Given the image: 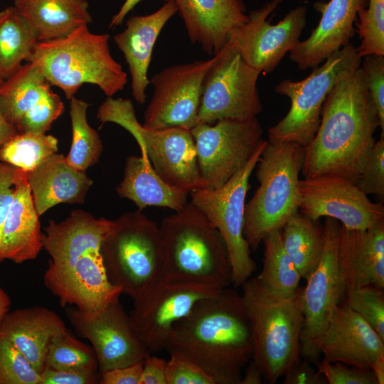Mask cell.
I'll return each instance as SVG.
<instances>
[{
	"label": "cell",
	"instance_id": "cell-27",
	"mask_svg": "<svg viewBox=\"0 0 384 384\" xmlns=\"http://www.w3.org/2000/svg\"><path fill=\"white\" fill-rule=\"evenodd\" d=\"M43 233L27 179L19 170L14 198L0 233V260L19 264L36 259Z\"/></svg>",
	"mask_w": 384,
	"mask_h": 384
},
{
	"label": "cell",
	"instance_id": "cell-25",
	"mask_svg": "<svg viewBox=\"0 0 384 384\" xmlns=\"http://www.w3.org/2000/svg\"><path fill=\"white\" fill-rule=\"evenodd\" d=\"M176 13V5L166 1L150 14L132 16L124 30L113 37L128 65L132 95L139 104H144L146 99V90L150 84L148 70L156 41L166 23Z\"/></svg>",
	"mask_w": 384,
	"mask_h": 384
},
{
	"label": "cell",
	"instance_id": "cell-41",
	"mask_svg": "<svg viewBox=\"0 0 384 384\" xmlns=\"http://www.w3.org/2000/svg\"><path fill=\"white\" fill-rule=\"evenodd\" d=\"M355 184L366 195L384 199V135L375 142Z\"/></svg>",
	"mask_w": 384,
	"mask_h": 384
},
{
	"label": "cell",
	"instance_id": "cell-50",
	"mask_svg": "<svg viewBox=\"0 0 384 384\" xmlns=\"http://www.w3.org/2000/svg\"><path fill=\"white\" fill-rule=\"evenodd\" d=\"M246 366L245 373L242 375L240 384L262 383L263 375L254 361L251 359Z\"/></svg>",
	"mask_w": 384,
	"mask_h": 384
},
{
	"label": "cell",
	"instance_id": "cell-2",
	"mask_svg": "<svg viewBox=\"0 0 384 384\" xmlns=\"http://www.w3.org/2000/svg\"><path fill=\"white\" fill-rule=\"evenodd\" d=\"M378 127V112L359 67L327 95L318 130L304 148L303 176H339L356 183Z\"/></svg>",
	"mask_w": 384,
	"mask_h": 384
},
{
	"label": "cell",
	"instance_id": "cell-11",
	"mask_svg": "<svg viewBox=\"0 0 384 384\" xmlns=\"http://www.w3.org/2000/svg\"><path fill=\"white\" fill-rule=\"evenodd\" d=\"M215 57L204 78L198 123L257 117L262 110L257 87L260 73L228 43Z\"/></svg>",
	"mask_w": 384,
	"mask_h": 384
},
{
	"label": "cell",
	"instance_id": "cell-16",
	"mask_svg": "<svg viewBox=\"0 0 384 384\" xmlns=\"http://www.w3.org/2000/svg\"><path fill=\"white\" fill-rule=\"evenodd\" d=\"M67 306L65 312L70 323L92 344L100 375L114 368L143 362L151 353L119 301L94 314Z\"/></svg>",
	"mask_w": 384,
	"mask_h": 384
},
{
	"label": "cell",
	"instance_id": "cell-35",
	"mask_svg": "<svg viewBox=\"0 0 384 384\" xmlns=\"http://www.w3.org/2000/svg\"><path fill=\"white\" fill-rule=\"evenodd\" d=\"M70 100L72 142L65 159L74 169L85 171L99 161L102 143L98 133L87 122L89 104L75 96Z\"/></svg>",
	"mask_w": 384,
	"mask_h": 384
},
{
	"label": "cell",
	"instance_id": "cell-9",
	"mask_svg": "<svg viewBox=\"0 0 384 384\" xmlns=\"http://www.w3.org/2000/svg\"><path fill=\"white\" fill-rule=\"evenodd\" d=\"M242 299L252 339V360L267 383L274 384L299 359L304 316L297 295L287 300L261 299L243 283Z\"/></svg>",
	"mask_w": 384,
	"mask_h": 384
},
{
	"label": "cell",
	"instance_id": "cell-30",
	"mask_svg": "<svg viewBox=\"0 0 384 384\" xmlns=\"http://www.w3.org/2000/svg\"><path fill=\"white\" fill-rule=\"evenodd\" d=\"M116 191L119 197L132 201L139 210L157 206L177 211L186 204L189 194L164 181L143 154L127 158L123 178Z\"/></svg>",
	"mask_w": 384,
	"mask_h": 384
},
{
	"label": "cell",
	"instance_id": "cell-44",
	"mask_svg": "<svg viewBox=\"0 0 384 384\" xmlns=\"http://www.w3.org/2000/svg\"><path fill=\"white\" fill-rule=\"evenodd\" d=\"M167 384H215L197 364L177 353L170 354L166 364Z\"/></svg>",
	"mask_w": 384,
	"mask_h": 384
},
{
	"label": "cell",
	"instance_id": "cell-3",
	"mask_svg": "<svg viewBox=\"0 0 384 384\" xmlns=\"http://www.w3.org/2000/svg\"><path fill=\"white\" fill-rule=\"evenodd\" d=\"M161 279L224 289L233 284L225 244L218 230L191 201L159 225Z\"/></svg>",
	"mask_w": 384,
	"mask_h": 384
},
{
	"label": "cell",
	"instance_id": "cell-6",
	"mask_svg": "<svg viewBox=\"0 0 384 384\" xmlns=\"http://www.w3.org/2000/svg\"><path fill=\"white\" fill-rule=\"evenodd\" d=\"M100 253L109 281L132 299L161 279L159 225L142 210L125 213L112 220Z\"/></svg>",
	"mask_w": 384,
	"mask_h": 384
},
{
	"label": "cell",
	"instance_id": "cell-7",
	"mask_svg": "<svg viewBox=\"0 0 384 384\" xmlns=\"http://www.w3.org/2000/svg\"><path fill=\"white\" fill-rule=\"evenodd\" d=\"M97 117L102 124L112 122L128 131L137 141L141 154L148 157L156 172L169 185L188 193L203 188L191 130L144 127L137 120L129 99L107 97L99 107Z\"/></svg>",
	"mask_w": 384,
	"mask_h": 384
},
{
	"label": "cell",
	"instance_id": "cell-12",
	"mask_svg": "<svg viewBox=\"0 0 384 384\" xmlns=\"http://www.w3.org/2000/svg\"><path fill=\"white\" fill-rule=\"evenodd\" d=\"M191 132L203 188L210 189L227 183L247 163L264 140L257 117L221 119L211 124L198 123Z\"/></svg>",
	"mask_w": 384,
	"mask_h": 384
},
{
	"label": "cell",
	"instance_id": "cell-33",
	"mask_svg": "<svg viewBox=\"0 0 384 384\" xmlns=\"http://www.w3.org/2000/svg\"><path fill=\"white\" fill-rule=\"evenodd\" d=\"M283 247L302 278L306 279L318 265L324 247L323 228L299 212L281 229Z\"/></svg>",
	"mask_w": 384,
	"mask_h": 384
},
{
	"label": "cell",
	"instance_id": "cell-48",
	"mask_svg": "<svg viewBox=\"0 0 384 384\" xmlns=\"http://www.w3.org/2000/svg\"><path fill=\"white\" fill-rule=\"evenodd\" d=\"M143 362L114 368L102 373L100 384H140Z\"/></svg>",
	"mask_w": 384,
	"mask_h": 384
},
{
	"label": "cell",
	"instance_id": "cell-13",
	"mask_svg": "<svg viewBox=\"0 0 384 384\" xmlns=\"http://www.w3.org/2000/svg\"><path fill=\"white\" fill-rule=\"evenodd\" d=\"M341 226L337 220L326 218L322 256L306 279V286L298 290V302L304 316L300 353L310 362H316L321 356L318 348L321 335L331 310L340 304L347 289L338 262Z\"/></svg>",
	"mask_w": 384,
	"mask_h": 384
},
{
	"label": "cell",
	"instance_id": "cell-39",
	"mask_svg": "<svg viewBox=\"0 0 384 384\" xmlns=\"http://www.w3.org/2000/svg\"><path fill=\"white\" fill-rule=\"evenodd\" d=\"M343 304L360 315L384 341L383 289L368 285L347 288Z\"/></svg>",
	"mask_w": 384,
	"mask_h": 384
},
{
	"label": "cell",
	"instance_id": "cell-14",
	"mask_svg": "<svg viewBox=\"0 0 384 384\" xmlns=\"http://www.w3.org/2000/svg\"><path fill=\"white\" fill-rule=\"evenodd\" d=\"M282 1L271 0L252 11L247 22L228 36L227 43L260 73L267 74L275 69L299 42L306 24L305 5L293 8L277 24H271L268 16Z\"/></svg>",
	"mask_w": 384,
	"mask_h": 384
},
{
	"label": "cell",
	"instance_id": "cell-26",
	"mask_svg": "<svg viewBox=\"0 0 384 384\" xmlns=\"http://www.w3.org/2000/svg\"><path fill=\"white\" fill-rule=\"evenodd\" d=\"M338 262L347 288H384V220L364 230L341 226Z\"/></svg>",
	"mask_w": 384,
	"mask_h": 384
},
{
	"label": "cell",
	"instance_id": "cell-29",
	"mask_svg": "<svg viewBox=\"0 0 384 384\" xmlns=\"http://www.w3.org/2000/svg\"><path fill=\"white\" fill-rule=\"evenodd\" d=\"M27 179L39 217L60 203H83L93 183L85 171L74 169L58 153L27 173Z\"/></svg>",
	"mask_w": 384,
	"mask_h": 384
},
{
	"label": "cell",
	"instance_id": "cell-37",
	"mask_svg": "<svg viewBox=\"0 0 384 384\" xmlns=\"http://www.w3.org/2000/svg\"><path fill=\"white\" fill-rule=\"evenodd\" d=\"M46 368L99 371L93 348L77 339L68 329L52 338Z\"/></svg>",
	"mask_w": 384,
	"mask_h": 384
},
{
	"label": "cell",
	"instance_id": "cell-24",
	"mask_svg": "<svg viewBox=\"0 0 384 384\" xmlns=\"http://www.w3.org/2000/svg\"><path fill=\"white\" fill-rule=\"evenodd\" d=\"M172 1L189 39L209 55H216L229 35L248 20L242 0H163Z\"/></svg>",
	"mask_w": 384,
	"mask_h": 384
},
{
	"label": "cell",
	"instance_id": "cell-47",
	"mask_svg": "<svg viewBox=\"0 0 384 384\" xmlns=\"http://www.w3.org/2000/svg\"><path fill=\"white\" fill-rule=\"evenodd\" d=\"M309 361L300 360L284 373V384H327L325 378L314 368Z\"/></svg>",
	"mask_w": 384,
	"mask_h": 384
},
{
	"label": "cell",
	"instance_id": "cell-20",
	"mask_svg": "<svg viewBox=\"0 0 384 384\" xmlns=\"http://www.w3.org/2000/svg\"><path fill=\"white\" fill-rule=\"evenodd\" d=\"M318 348L331 362L370 369L384 354V341L360 315L339 304L328 317Z\"/></svg>",
	"mask_w": 384,
	"mask_h": 384
},
{
	"label": "cell",
	"instance_id": "cell-43",
	"mask_svg": "<svg viewBox=\"0 0 384 384\" xmlns=\"http://www.w3.org/2000/svg\"><path fill=\"white\" fill-rule=\"evenodd\" d=\"M366 85L378 112L381 134L384 135V55H368L362 58Z\"/></svg>",
	"mask_w": 384,
	"mask_h": 384
},
{
	"label": "cell",
	"instance_id": "cell-46",
	"mask_svg": "<svg viewBox=\"0 0 384 384\" xmlns=\"http://www.w3.org/2000/svg\"><path fill=\"white\" fill-rule=\"evenodd\" d=\"M19 170L0 161V233L14 198Z\"/></svg>",
	"mask_w": 384,
	"mask_h": 384
},
{
	"label": "cell",
	"instance_id": "cell-23",
	"mask_svg": "<svg viewBox=\"0 0 384 384\" xmlns=\"http://www.w3.org/2000/svg\"><path fill=\"white\" fill-rule=\"evenodd\" d=\"M368 0H329L316 2L321 13L317 26L309 37L299 41L289 53L299 70L314 68L329 56L350 43L355 34L354 22Z\"/></svg>",
	"mask_w": 384,
	"mask_h": 384
},
{
	"label": "cell",
	"instance_id": "cell-54",
	"mask_svg": "<svg viewBox=\"0 0 384 384\" xmlns=\"http://www.w3.org/2000/svg\"><path fill=\"white\" fill-rule=\"evenodd\" d=\"M11 299L8 294L0 287V326L1 323L9 311Z\"/></svg>",
	"mask_w": 384,
	"mask_h": 384
},
{
	"label": "cell",
	"instance_id": "cell-49",
	"mask_svg": "<svg viewBox=\"0 0 384 384\" xmlns=\"http://www.w3.org/2000/svg\"><path fill=\"white\" fill-rule=\"evenodd\" d=\"M166 364V360L148 355L143 361L140 384H167Z\"/></svg>",
	"mask_w": 384,
	"mask_h": 384
},
{
	"label": "cell",
	"instance_id": "cell-22",
	"mask_svg": "<svg viewBox=\"0 0 384 384\" xmlns=\"http://www.w3.org/2000/svg\"><path fill=\"white\" fill-rule=\"evenodd\" d=\"M112 224V220L82 210L72 211L59 223L50 220L42 235L43 248L50 256L43 277L61 274L82 255L100 250Z\"/></svg>",
	"mask_w": 384,
	"mask_h": 384
},
{
	"label": "cell",
	"instance_id": "cell-53",
	"mask_svg": "<svg viewBox=\"0 0 384 384\" xmlns=\"http://www.w3.org/2000/svg\"><path fill=\"white\" fill-rule=\"evenodd\" d=\"M371 370L378 384L384 383V354H382L374 362L371 367Z\"/></svg>",
	"mask_w": 384,
	"mask_h": 384
},
{
	"label": "cell",
	"instance_id": "cell-10",
	"mask_svg": "<svg viewBox=\"0 0 384 384\" xmlns=\"http://www.w3.org/2000/svg\"><path fill=\"white\" fill-rule=\"evenodd\" d=\"M267 144V141L263 140L247 163L221 187L201 188L189 193L191 202L223 238L235 287L242 286L256 270L250 247L243 235L244 215L249 179Z\"/></svg>",
	"mask_w": 384,
	"mask_h": 384
},
{
	"label": "cell",
	"instance_id": "cell-8",
	"mask_svg": "<svg viewBox=\"0 0 384 384\" xmlns=\"http://www.w3.org/2000/svg\"><path fill=\"white\" fill-rule=\"evenodd\" d=\"M301 81L285 79L274 91L291 102L287 114L268 130L270 143L294 142L306 147L314 137L324 102L331 89L361 67L362 58L351 43L329 56Z\"/></svg>",
	"mask_w": 384,
	"mask_h": 384
},
{
	"label": "cell",
	"instance_id": "cell-18",
	"mask_svg": "<svg viewBox=\"0 0 384 384\" xmlns=\"http://www.w3.org/2000/svg\"><path fill=\"white\" fill-rule=\"evenodd\" d=\"M301 213L316 221L322 217L350 230L369 228L384 220L383 203L372 202L353 181L339 176L299 181Z\"/></svg>",
	"mask_w": 384,
	"mask_h": 384
},
{
	"label": "cell",
	"instance_id": "cell-1",
	"mask_svg": "<svg viewBox=\"0 0 384 384\" xmlns=\"http://www.w3.org/2000/svg\"><path fill=\"white\" fill-rule=\"evenodd\" d=\"M164 349L194 362L215 384H240L252 357L251 326L242 295L227 287L198 301L174 324Z\"/></svg>",
	"mask_w": 384,
	"mask_h": 384
},
{
	"label": "cell",
	"instance_id": "cell-4",
	"mask_svg": "<svg viewBox=\"0 0 384 384\" xmlns=\"http://www.w3.org/2000/svg\"><path fill=\"white\" fill-rule=\"evenodd\" d=\"M108 34H95L82 25L67 36L38 41L26 60L66 97L84 84L98 86L107 97L122 90L127 74L112 56Z\"/></svg>",
	"mask_w": 384,
	"mask_h": 384
},
{
	"label": "cell",
	"instance_id": "cell-36",
	"mask_svg": "<svg viewBox=\"0 0 384 384\" xmlns=\"http://www.w3.org/2000/svg\"><path fill=\"white\" fill-rule=\"evenodd\" d=\"M58 150V139L51 134L17 133L0 146V161L29 173Z\"/></svg>",
	"mask_w": 384,
	"mask_h": 384
},
{
	"label": "cell",
	"instance_id": "cell-38",
	"mask_svg": "<svg viewBox=\"0 0 384 384\" xmlns=\"http://www.w3.org/2000/svg\"><path fill=\"white\" fill-rule=\"evenodd\" d=\"M357 16L361 41L356 48L359 55H384V0H368L367 6L360 9Z\"/></svg>",
	"mask_w": 384,
	"mask_h": 384
},
{
	"label": "cell",
	"instance_id": "cell-42",
	"mask_svg": "<svg viewBox=\"0 0 384 384\" xmlns=\"http://www.w3.org/2000/svg\"><path fill=\"white\" fill-rule=\"evenodd\" d=\"M316 370L329 384H378L371 369L331 362L325 358L316 363Z\"/></svg>",
	"mask_w": 384,
	"mask_h": 384
},
{
	"label": "cell",
	"instance_id": "cell-17",
	"mask_svg": "<svg viewBox=\"0 0 384 384\" xmlns=\"http://www.w3.org/2000/svg\"><path fill=\"white\" fill-rule=\"evenodd\" d=\"M220 289L161 279L133 299L129 315L132 324L151 353L161 351L174 324L187 315L198 301Z\"/></svg>",
	"mask_w": 384,
	"mask_h": 384
},
{
	"label": "cell",
	"instance_id": "cell-21",
	"mask_svg": "<svg viewBox=\"0 0 384 384\" xmlns=\"http://www.w3.org/2000/svg\"><path fill=\"white\" fill-rule=\"evenodd\" d=\"M43 283L61 306H74L85 314L96 313L119 301L122 294L107 278L100 250L82 255L60 274L44 277Z\"/></svg>",
	"mask_w": 384,
	"mask_h": 384
},
{
	"label": "cell",
	"instance_id": "cell-40",
	"mask_svg": "<svg viewBox=\"0 0 384 384\" xmlns=\"http://www.w3.org/2000/svg\"><path fill=\"white\" fill-rule=\"evenodd\" d=\"M41 374L7 338L0 335V384H41Z\"/></svg>",
	"mask_w": 384,
	"mask_h": 384
},
{
	"label": "cell",
	"instance_id": "cell-28",
	"mask_svg": "<svg viewBox=\"0 0 384 384\" xmlns=\"http://www.w3.org/2000/svg\"><path fill=\"white\" fill-rule=\"evenodd\" d=\"M67 329L55 311L32 306L9 311L0 326V335L9 340L41 374L52 338Z\"/></svg>",
	"mask_w": 384,
	"mask_h": 384
},
{
	"label": "cell",
	"instance_id": "cell-52",
	"mask_svg": "<svg viewBox=\"0 0 384 384\" xmlns=\"http://www.w3.org/2000/svg\"><path fill=\"white\" fill-rule=\"evenodd\" d=\"M0 80V85L2 83ZM18 132L4 117L0 110V146L12 138Z\"/></svg>",
	"mask_w": 384,
	"mask_h": 384
},
{
	"label": "cell",
	"instance_id": "cell-45",
	"mask_svg": "<svg viewBox=\"0 0 384 384\" xmlns=\"http://www.w3.org/2000/svg\"><path fill=\"white\" fill-rule=\"evenodd\" d=\"M99 371L44 368L41 373V384H98Z\"/></svg>",
	"mask_w": 384,
	"mask_h": 384
},
{
	"label": "cell",
	"instance_id": "cell-15",
	"mask_svg": "<svg viewBox=\"0 0 384 384\" xmlns=\"http://www.w3.org/2000/svg\"><path fill=\"white\" fill-rule=\"evenodd\" d=\"M215 58L174 65L155 74L150 80L154 92L142 124L154 129L194 127L204 78Z\"/></svg>",
	"mask_w": 384,
	"mask_h": 384
},
{
	"label": "cell",
	"instance_id": "cell-19",
	"mask_svg": "<svg viewBox=\"0 0 384 384\" xmlns=\"http://www.w3.org/2000/svg\"><path fill=\"white\" fill-rule=\"evenodd\" d=\"M27 62L0 85V110L18 133H46L64 112L60 97Z\"/></svg>",
	"mask_w": 384,
	"mask_h": 384
},
{
	"label": "cell",
	"instance_id": "cell-34",
	"mask_svg": "<svg viewBox=\"0 0 384 384\" xmlns=\"http://www.w3.org/2000/svg\"><path fill=\"white\" fill-rule=\"evenodd\" d=\"M37 34L16 9L0 11V80L4 82L22 65L38 42Z\"/></svg>",
	"mask_w": 384,
	"mask_h": 384
},
{
	"label": "cell",
	"instance_id": "cell-31",
	"mask_svg": "<svg viewBox=\"0 0 384 384\" xmlns=\"http://www.w3.org/2000/svg\"><path fill=\"white\" fill-rule=\"evenodd\" d=\"M14 6L33 28L39 41L64 37L92 22L86 0H14Z\"/></svg>",
	"mask_w": 384,
	"mask_h": 384
},
{
	"label": "cell",
	"instance_id": "cell-5",
	"mask_svg": "<svg viewBox=\"0 0 384 384\" xmlns=\"http://www.w3.org/2000/svg\"><path fill=\"white\" fill-rule=\"evenodd\" d=\"M304 156V147L298 144L267 141L257 163L260 185L245 208L243 235L250 250L299 211Z\"/></svg>",
	"mask_w": 384,
	"mask_h": 384
},
{
	"label": "cell",
	"instance_id": "cell-32",
	"mask_svg": "<svg viewBox=\"0 0 384 384\" xmlns=\"http://www.w3.org/2000/svg\"><path fill=\"white\" fill-rule=\"evenodd\" d=\"M264 242L263 267L245 283L262 299L271 302L294 297L302 277L283 247L281 229L268 233Z\"/></svg>",
	"mask_w": 384,
	"mask_h": 384
},
{
	"label": "cell",
	"instance_id": "cell-51",
	"mask_svg": "<svg viewBox=\"0 0 384 384\" xmlns=\"http://www.w3.org/2000/svg\"><path fill=\"white\" fill-rule=\"evenodd\" d=\"M142 0H125L119 11L113 16L110 23V28L119 26L123 22L126 16Z\"/></svg>",
	"mask_w": 384,
	"mask_h": 384
}]
</instances>
